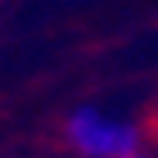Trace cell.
Returning <instances> with one entry per match:
<instances>
[{"instance_id":"obj_1","label":"cell","mask_w":158,"mask_h":158,"mask_svg":"<svg viewBox=\"0 0 158 158\" xmlns=\"http://www.w3.org/2000/svg\"><path fill=\"white\" fill-rule=\"evenodd\" d=\"M65 141L79 158H127L141 148V127L100 107H79L65 120Z\"/></svg>"},{"instance_id":"obj_2","label":"cell","mask_w":158,"mask_h":158,"mask_svg":"<svg viewBox=\"0 0 158 158\" xmlns=\"http://www.w3.org/2000/svg\"><path fill=\"white\" fill-rule=\"evenodd\" d=\"M127 158H148V155H141V151H138V155H127Z\"/></svg>"}]
</instances>
